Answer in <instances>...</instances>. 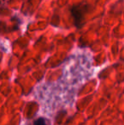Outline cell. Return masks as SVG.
<instances>
[{
  "mask_svg": "<svg viewBox=\"0 0 124 125\" xmlns=\"http://www.w3.org/2000/svg\"><path fill=\"white\" fill-rule=\"evenodd\" d=\"M33 125H48V124L46 119H44L43 117H40V118L37 119V120L35 121Z\"/></svg>",
  "mask_w": 124,
  "mask_h": 125,
  "instance_id": "2",
  "label": "cell"
},
{
  "mask_svg": "<svg viewBox=\"0 0 124 125\" xmlns=\"http://www.w3.org/2000/svg\"><path fill=\"white\" fill-rule=\"evenodd\" d=\"M71 11H72V14L74 15V18L76 21V24H78L80 21L82 20V17H83V13L82 12H83V9L80 8L79 6H75Z\"/></svg>",
  "mask_w": 124,
  "mask_h": 125,
  "instance_id": "1",
  "label": "cell"
}]
</instances>
